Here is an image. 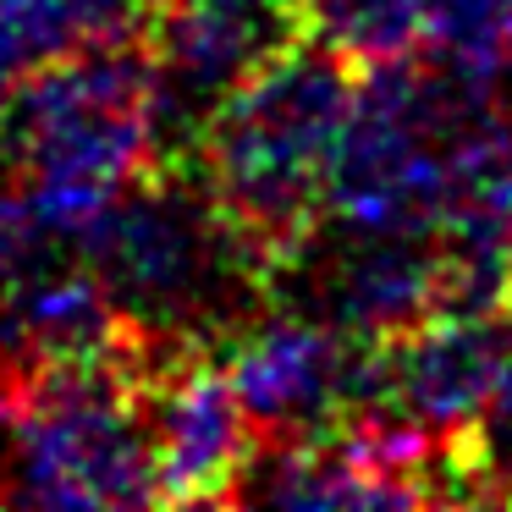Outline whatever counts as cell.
<instances>
[{
	"label": "cell",
	"mask_w": 512,
	"mask_h": 512,
	"mask_svg": "<svg viewBox=\"0 0 512 512\" xmlns=\"http://www.w3.org/2000/svg\"><path fill=\"white\" fill-rule=\"evenodd\" d=\"M226 380L259 435L309 441L386 402V342H358L314 314H287L237 331Z\"/></svg>",
	"instance_id": "5"
},
{
	"label": "cell",
	"mask_w": 512,
	"mask_h": 512,
	"mask_svg": "<svg viewBox=\"0 0 512 512\" xmlns=\"http://www.w3.org/2000/svg\"><path fill=\"white\" fill-rule=\"evenodd\" d=\"M6 441L17 501L133 507L160 496L144 364L34 358L6 397Z\"/></svg>",
	"instance_id": "3"
},
{
	"label": "cell",
	"mask_w": 512,
	"mask_h": 512,
	"mask_svg": "<svg viewBox=\"0 0 512 512\" xmlns=\"http://www.w3.org/2000/svg\"><path fill=\"white\" fill-rule=\"evenodd\" d=\"M424 50L435 67L501 89L512 72V0H430Z\"/></svg>",
	"instance_id": "12"
},
{
	"label": "cell",
	"mask_w": 512,
	"mask_h": 512,
	"mask_svg": "<svg viewBox=\"0 0 512 512\" xmlns=\"http://www.w3.org/2000/svg\"><path fill=\"white\" fill-rule=\"evenodd\" d=\"M507 358V314L441 309L419 331L386 342V402L435 441H468Z\"/></svg>",
	"instance_id": "9"
},
{
	"label": "cell",
	"mask_w": 512,
	"mask_h": 512,
	"mask_svg": "<svg viewBox=\"0 0 512 512\" xmlns=\"http://www.w3.org/2000/svg\"><path fill=\"white\" fill-rule=\"evenodd\" d=\"M83 265L122 314L127 347H155L160 364L193 358L199 342L243 331L270 287L276 259L221 210L210 188L160 177L122 188L83 232Z\"/></svg>",
	"instance_id": "1"
},
{
	"label": "cell",
	"mask_w": 512,
	"mask_h": 512,
	"mask_svg": "<svg viewBox=\"0 0 512 512\" xmlns=\"http://www.w3.org/2000/svg\"><path fill=\"white\" fill-rule=\"evenodd\" d=\"M292 265L298 314H314L358 342H397L446 303L441 248L430 232L342 221L331 243H314V232L303 237Z\"/></svg>",
	"instance_id": "7"
},
{
	"label": "cell",
	"mask_w": 512,
	"mask_h": 512,
	"mask_svg": "<svg viewBox=\"0 0 512 512\" xmlns=\"http://www.w3.org/2000/svg\"><path fill=\"white\" fill-rule=\"evenodd\" d=\"M430 0H298L303 39L336 50L353 67L402 61L424 45Z\"/></svg>",
	"instance_id": "11"
},
{
	"label": "cell",
	"mask_w": 512,
	"mask_h": 512,
	"mask_svg": "<svg viewBox=\"0 0 512 512\" xmlns=\"http://www.w3.org/2000/svg\"><path fill=\"white\" fill-rule=\"evenodd\" d=\"M144 0H0V23L28 45V56H72L94 45H127Z\"/></svg>",
	"instance_id": "13"
},
{
	"label": "cell",
	"mask_w": 512,
	"mask_h": 512,
	"mask_svg": "<svg viewBox=\"0 0 512 512\" xmlns=\"http://www.w3.org/2000/svg\"><path fill=\"white\" fill-rule=\"evenodd\" d=\"M0 149L28 182L72 210L94 215L149 166L166 160L155 127V67L149 50L94 45L28 72L0 111Z\"/></svg>",
	"instance_id": "4"
},
{
	"label": "cell",
	"mask_w": 512,
	"mask_h": 512,
	"mask_svg": "<svg viewBox=\"0 0 512 512\" xmlns=\"http://www.w3.org/2000/svg\"><path fill=\"white\" fill-rule=\"evenodd\" d=\"M353 61L298 39L254 72L199 138L204 188L265 248L292 259L331 188V155L353 111Z\"/></svg>",
	"instance_id": "2"
},
{
	"label": "cell",
	"mask_w": 512,
	"mask_h": 512,
	"mask_svg": "<svg viewBox=\"0 0 512 512\" xmlns=\"http://www.w3.org/2000/svg\"><path fill=\"white\" fill-rule=\"evenodd\" d=\"M243 496L270 507H413L430 501V490L408 474H391L375 457H364L342 430L309 435V441H276L270 457H254L243 479Z\"/></svg>",
	"instance_id": "10"
},
{
	"label": "cell",
	"mask_w": 512,
	"mask_h": 512,
	"mask_svg": "<svg viewBox=\"0 0 512 512\" xmlns=\"http://www.w3.org/2000/svg\"><path fill=\"white\" fill-rule=\"evenodd\" d=\"M254 435L259 430L226 369H210L199 353L149 369V441L160 496L215 501L243 490L254 468Z\"/></svg>",
	"instance_id": "8"
},
{
	"label": "cell",
	"mask_w": 512,
	"mask_h": 512,
	"mask_svg": "<svg viewBox=\"0 0 512 512\" xmlns=\"http://www.w3.org/2000/svg\"><path fill=\"white\" fill-rule=\"evenodd\" d=\"M23 67H28V45L0 23V100L17 89V72H23Z\"/></svg>",
	"instance_id": "15"
},
{
	"label": "cell",
	"mask_w": 512,
	"mask_h": 512,
	"mask_svg": "<svg viewBox=\"0 0 512 512\" xmlns=\"http://www.w3.org/2000/svg\"><path fill=\"white\" fill-rule=\"evenodd\" d=\"M463 452L474 463L485 496H512V314H507V358H501L496 391H490V402L479 413L474 435L463 441Z\"/></svg>",
	"instance_id": "14"
},
{
	"label": "cell",
	"mask_w": 512,
	"mask_h": 512,
	"mask_svg": "<svg viewBox=\"0 0 512 512\" xmlns=\"http://www.w3.org/2000/svg\"><path fill=\"white\" fill-rule=\"evenodd\" d=\"M298 39V0H160L149 67L166 160L177 149L199 155L210 116Z\"/></svg>",
	"instance_id": "6"
}]
</instances>
